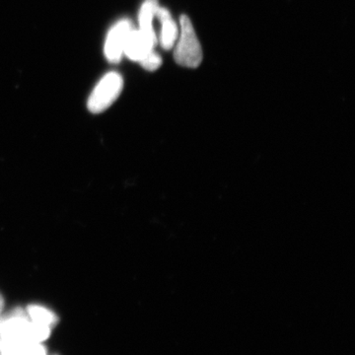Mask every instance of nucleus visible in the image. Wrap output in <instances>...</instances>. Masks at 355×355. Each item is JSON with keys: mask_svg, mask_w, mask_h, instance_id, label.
I'll return each instance as SVG.
<instances>
[{"mask_svg": "<svg viewBox=\"0 0 355 355\" xmlns=\"http://www.w3.org/2000/svg\"><path fill=\"white\" fill-rule=\"evenodd\" d=\"M174 58L182 67L196 69L202 62V50L193 23L186 15L180 17L179 36L175 44Z\"/></svg>", "mask_w": 355, "mask_h": 355, "instance_id": "1", "label": "nucleus"}, {"mask_svg": "<svg viewBox=\"0 0 355 355\" xmlns=\"http://www.w3.org/2000/svg\"><path fill=\"white\" fill-rule=\"evenodd\" d=\"M123 77L120 74L116 72L106 74L89 97V111L93 114H100L106 111L118 99L123 90Z\"/></svg>", "mask_w": 355, "mask_h": 355, "instance_id": "2", "label": "nucleus"}, {"mask_svg": "<svg viewBox=\"0 0 355 355\" xmlns=\"http://www.w3.org/2000/svg\"><path fill=\"white\" fill-rule=\"evenodd\" d=\"M132 30V22L128 19L120 21L110 30L105 44V55L110 62H120Z\"/></svg>", "mask_w": 355, "mask_h": 355, "instance_id": "3", "label": "nucleus"}, {"mask_svg": "<svg viewBox=\"0 0 355 355\" xmlns=\"http://www.w3.org/2000/svg\"><path fill=\"white\" fill-rule=\"evenodd\" d=\"M158 43L156 34H151L142 31V30H132L130 38L128 40L127 46L125 49V55L130 60L135 62H140L154 51V46Z\"/></svg>", "mask_w": 355, "mask_h": 355, "instance_id": "4", "label": "nucleus"}, {"mask_svg": "<svg viewBox=\"0 0 355 355\" xmlns=\"http://www.w3.org/2000/svg\"><path fill=\"white\" fill-rule=\"evenodd\" d=\"M156 16L161 22V46L164 50H171L179 36V28L167 9L159 7Z\"/></svg>", "mask_w": 355, "mask_h": 355, "instance_id": "5", "label": "nucleus"}, {"mask_svg": "<svg viewBox=\"0 0 355 355\" xmlns=\"http://www.w3.org/2000/svg\"><path fill=\"white\" fill-rule=\"evenodd\" d=\"M159 8L157 0H146L140 8L139 22L142 31L156 34L153 28V19Z\"/></svg>", "mask_w": 355, "mask_h": 355, "instance_id": "6", "label": "nucleus"}, {"mask_svg": "<svg viewBox=\"0 0 355 355\" xmlns=\"http://www.w3.org/2000/svg\"><path fill=\"white\" fill-rule=\"evenodd\" d=\"M27 316L29 318L30 321L50 327V328L58 322L57 315L51 312V310L43 307V306H29L27 310Z\"/></svg>", "mask_w": 355, "mask_h": 355, "instance_id": "7", "label": "nucleus"}, {"mask_svg": "<svg viewBox=\"0 0 355 355\" xmlns=\"http://www.w3.org/2000/svg\"><path fill=\"white\" fill-rule=\"evenodd\" d=\"M139 62L144 69L148 70V71H154V70L158 69L161 64H162V58H161L157 53L153 51L144 60H140Z\"/></svg>", "mask_w": 355, "mask_h": 355, "instance_id": "8", "label": "nucleus"}, {"mask_svg": "<svg viewBox=\"0 0 355 355\" xmlns=\"http://www.w3.org/2000/svg\"><path fill=\"white\" fill-rule=\"evenodd\" d=\"M4 307V299L2 297L1 294H0V312L3 309Z\"/></svg>", "mask_w": 355, "mask_h": 355, "instance_id": "9", "label": "nucleus"}, {"mask_svg": "<svg viewBox=\"0 0 355 355\" xmlns=\"http://www.w3.org/2000/svg\"><path fill=\"white\" fill-rule=\"evenodd\" d=\"M0 319H1V317H0Z\"/></svg>", "mask_w": 355, "mask_h": 355, "instance_id": "10", "label": "nucleus"}]
</instances>
